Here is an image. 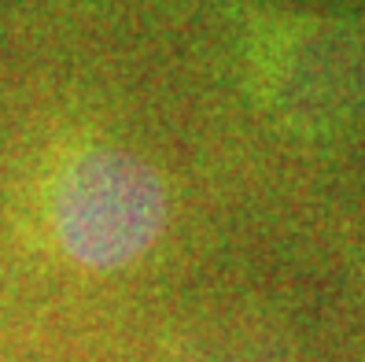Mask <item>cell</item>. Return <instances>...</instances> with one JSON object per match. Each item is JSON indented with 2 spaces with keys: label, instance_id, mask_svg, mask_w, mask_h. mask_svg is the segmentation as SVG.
<instances>
[{
  "label": "cell",
  "instance_id": "obj_1",
  "mask_svg": "<svg viewBox=\"0 0 365 362\" xmlns=\"http://www.w3.org/2000/svg\"><path fill=\"white\" fill-rule=\"evenodd\" d=\"M52 218L63 248L85 266H122L155 241L163 188L125 152H85L56 185Z\"/></svg>",
  "mask_w": 365,
  "mask_h": 362
}]
</instances>
